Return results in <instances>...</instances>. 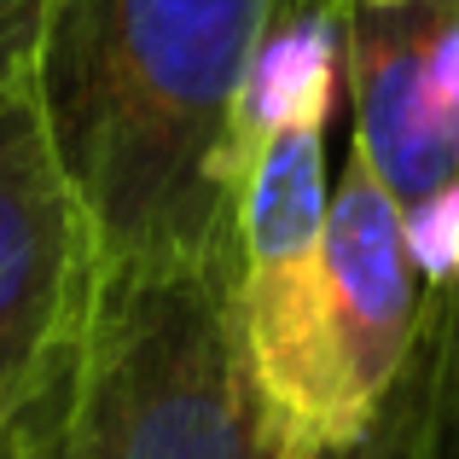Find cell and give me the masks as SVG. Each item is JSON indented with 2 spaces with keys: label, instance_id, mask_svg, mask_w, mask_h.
<instances>
[{
  "label": "cell",
  "instance_id": "cell-1",
  "mask_svg": "<svg viewBox=\"0 0 459 459\" xmlns=\"http://www.w3.org/2000/svg\"><path fill=\"white\" fill-rule=\"evenodd\" d=\"M297 0H47V146L100 268L233 256L245 111Z\"/></svg>",
  "mask_w": 459,
  "mask_h": 459
},
{
  "label": "cell",
  "instance_id": "cell-3",
  "mask_svg": "<svg viewBox=\"0 0 459 459\" xmlns=\"http://www.w3.org/2000/svg\"><path fill=\"white\" fill-rule=\"evenodd\" d=\"M337 12L297 0L268 41L245 111L233 198L238 325L262 402L303 442L320 343V250H325V117L337 93Z\"/></svg>",
  "mask_w": 459,
  "mask_h": 459
},
{
  "label": "cell",
  "instance_id": "cell-6",
  "mask_svg": "<svg viewBox=\"0 0 459 459\" xmlns=\"http://www.w3.org/2000/svg\"><path fill=\"white\" fill-rule=\"evenodd\" d=\"M93 280V233L53 163L35 82L0 76V402L70 332Z\"/></svg>",
  "mask_w": 459,
  "mask_h": 459
},
{
  "label": "cell",
  "instance_id": "cell-4",
  "mask_svg": "<svg viewBox=\"0 0 459 459\" xmlns=\"http://www.w3.org/2000/svg\"><path fill=\"white\" fill-rule=\"evenodd\" d=\"M425 332V268L407 215L390 204L360 152L332 186L320 250V343L303 419L308 448H343L378 430Z\"/></svg>",
  "mask_w": 459,
  "mask_h": 459
},
{
  "label": "cell",
  "instance_id": "cell-2",
  "mask_svg": "<svg viewBox=\"0 0 459 459\" xmlns=\"http://www.w3.org/2000/svg\"><path fill=\"white\" fill-rule=\"evenodd\" d=\"M238 325V250L100 268L47 360L0 402V459H285Z\"/></svg>",
  "mask_w": 459,
  "mask_h": 459
},
{
  "label": "cell",
  "instance_id": "cell-7",
  "mask_svg": "<svg viewBox=\"0 0 459 459\" xmlns=\"http://www.w3.org/2000/svg\"><path fill=\"white\" fill-rule=\"evenodd\" d=\"M430 425H425V402L419 395H407V372L402 384H395L390 407H384L378 430L360 442H343V448H314L308 459H430Z\"/></svg>",
  "mask_w": 459,
  "mask_h": 459
},
{
  "label": "cell",
  "instance_id": "cell-9",
  "mask_svg": "<svg viewBox=\"0 0 459 459\" xmlns=\"http://www.w3.org/2000/svg\"><path fill=\"white\" fill-rule=\"evenodd\" d=\"M425 6H459V0H425Z\"/></svg>",
  "mask_w": 459,
  "mask_h": 459
},
{
  "label": "cell",
  "instance_id": "cell-5",
  "mask_svg": "<svg viewBox=\"0 0 459 459\" xmlns=\"http://www.w3.org/2000/svg\"><path fill=\"white\" fill-rule=\"evenodd\" d=\"M337 70L355 100V146L390 204L407 215L413 245L437 221L454 227L459 262V117L442 100L425 0H332Z\"/></svg>",
  "mask_w": 459,
  "mask_h": 459
},
{
  "label": "cell",
  "instance_id": "cell-8",
  "mask_svg": "<svg viewBox=\"0 0 459 459\" xmlns=\"http://www.w3.org/2000/svg\"><path fill=\"white\" fill-rule=\"evenodd\" d=\"M41 23H47V0H0V76L30 70Z\"/></svg>",
  "mask_w": 459,
  "mask_h": 459
}]
</instances>
